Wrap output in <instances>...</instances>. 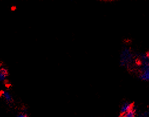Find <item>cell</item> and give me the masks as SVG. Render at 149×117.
<instances>
[{"label":"cell","mask_w":149,"mask_h":117,"mask_svg":"<svg viewBox=\"0 0 149 117\" xmlns=\"http://www.w3.org/2000/svg\"><path fill=\"white\" fill-rule=\"evenodd\" d=\"M139 75L140 80L144 81H149V62L141 65Z\"/></svg>","instance_id":"cell-2"},{"label":"cell","mask_w":149,"mask_h":117,"mask_svg":"<svg viewBox=\"0 0 149 117\" xmlns=\"http://www.w3.org/2000/svg\"><path fill=\"white\" fill-rule=\"evenodd\" d=\"M123 116V117H135V111L134 110V109L131 108L128 112L125 113Z\"/></svg>","instance_id":"cell-7"},{"label":"cell","mask_w":149,"mask_h":117,"mask_svg":"<svg viewBox=\"0 0 149 117\" xmlns=\"http://www.w3.org/2000/svg\"><path fill=\"white\" fill-rule=\"evenodd\" d=\"M131 108H132V104L129 102H125L121 106V112L124 115L125 113L128 112Z\"/></svg>","instance_id":"cell-3"},{"label":"cell","mask_w":149,"mask_h":117,"mask_svg":"<svg viewBox=\"0 0 149 117\" xmlns=\"http://www.w3.org/2000/svg\"><path fill=\"white\" fill-rule=\"evenodd\" d=\"M119 117H123V116H119Z\"/></svg>","instance_id":"cell-10"},{"label":"cell","mask_w":149,"mask_h":117,"mask_svg":"<svg viewBox=\"0 0 149 117\" xmlns=\"http://www.w3.org/2000/svg\"><path fill=\"white\" fill-rule=\"evenodd\" d=\"M134 54L129 48L125 47L121 52L120 56V63L122 66L129 67L134 61Z\"/></svg>","instance_id":"cell-1"},{"label":"cell","mask_w":149,"mask_h":117,"mask_svg":"<svg viewBox=\"0 0 149 117\" xmlns=\"http://www.w3.org/2000/svg\"><path fill=\"white\" fill-rule=\"evenodd\" d=\"M147 56H148V58H149V51L148 52V53H147Z\"/></svg>","instance_id":"cell-9"},{"label":"cell","mask_w":149,"mask_h":117,"mask_svg":"<svg viewBox=\"0 0 149 117\" xmlns=\"http://www.w3.org/2000/svg\"><path fill=\"white\" fill-rule=\"evenodd\" d=\"M18 117H28V116H27V115H26V114H20L18 116Z\"/></svg>","instance_id":"cell-8"},{"label":"cell","mask_w":149,"mask_h":117,"mask_svg":"<svg viewBox=\"0 0 149 117\" xmlns=\"http://www.w3.org/2000/svg\"><path fill=\"white\" fill-rule=\"evenodd\" d=\"M138 61L140 65H143L149 62V58L147 54H140L138 56Z\"/></svg>","instance_id":"cell-6"},{"label":"cell","mask_w":149,"mask_h":117,"mask_svg":"<svg viewBox=\"0 0 149 117\" xmlns=\"http://www.w3.org/2000/svg\"><path fill=\"white\" fill-rule=\"evenodd\" d=\"M1 97H3L4 100H5L8 102H11L12 101V97L11 94L7 91H2L0 93Z\"/></svg>","instance_id":"cell-4"},{"label":"cell","mask_w":149,"mask_h":117,"mask_svg":"<svg viewBox=\"0 0 149 117\" xmlns=\"http://www.w3.org/2000/svg\"><path fill=\"white\" fill-rule=\"evenodd\" d=\"M8 73L7 69L4 68L0 69V81H4L8 77Z\"/></svg>","instance_id":"cell-5"}]
</instances>
